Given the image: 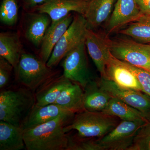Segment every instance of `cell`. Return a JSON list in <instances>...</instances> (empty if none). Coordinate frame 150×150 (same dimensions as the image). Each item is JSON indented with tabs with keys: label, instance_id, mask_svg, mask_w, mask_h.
<instances>
[{
	"label": "cell",
	"instance_id": "1",
	"mask_svg": "<svg viewBox=\"0 0 150 150\" xmlns=\"http://www.w3.org/2000/svg\"><path fill=\"white\" fill-rule=\"evenodd\" d=\"M75 114H64L30 129H25L23 138L28 150H66L67 134L65 126Z\"/></svg>",
	"mask_w": 150,
	"mask_h": 150
},
{
	"label": "cell",
	"instance_id": "2",
	"mask_svg": "<svg viewBox=\"0 0 150 150\" xmlns=\"http://www.w3.org/2000/svg\"><path fill=\"white\" fill-rule=\"evenodd\" d=\"M118 118L103 112L84 110L75 114L64 131L67 133L76 130L77 135L82 138H100L118 125Z\"/></svg>",
	"mask_w": 150,
	"mask_h": 150
},
{
	"label": "cell",
	"instance_id": "3",
	"mask_svg": "<svg viewBox=\"0 0 150 150\" xmlns=\"http://www.w3.org/2000/svg\"><path fill=\"white\" fill-rule=\"evenodd\" d=\"M35 103V95L26 88L1 91L0 121L21 126Z\"/></svg>",
	"mask_w": 150,
	"mask_h": 150
},
{
	"label": "cell",
	"instance_id": "4",
	"mask_svg": "<svg viewBox=\"0 0 150 150\" xmlns=\"http://www.w3.org/2000/svg\"><path fill=\"white\" fill-rule=\"evenodd\" d=\"M106 38L113 57L150 71V44L125 38H112L106 35Z\"/></svg>",
	"mask_w": 150,
	"mask_h": 150
},
{
	"label": "cell",
	"instance_id": "5",
	"mask_svg": "<svg viewBox=\"0 0 150 150\" xmlns=\"http://www.w3.org/2000/svg\"><path fill=\"white\" fill-rule=\"evenodd\" d=\"M14 71L18 82L33 92L56 76V73L46 63L40 58L28 53H23Z\"/></svg>",
	"mask_w": 150,
	"mask_h": 150
},
{
	"label": "cell",
	"instance_id": "6",
	"mask_svg": "<svg viewBox=\"0 0 150 150\" xmlns=\"http://www.w3.org/2000/svg\"><path fill=\"white\" fill-rule=\"evenodd\" d=\"M87 25L83 15L77 13L59 42L54 47L47 66L51 68L57 66L71 50L85 41Z\"/></svg>",
	"mask_w": 150,
	"mask_h": 150
},
{
	"label": "cell",
	"instance_id": "7",
	"mask_svg": "<svg viewBox=\"0 0 150 150\" xmlns=\"http://www.w3.org/2000/svg\"><path fill=\"white\" fill-rule=\"evenodd\" d=\"M149 121H122L109 133L95 139L96 150H128L136 134Z\"/></svg>",
	"mask_w": 150,
	"mask_h": 150
},
{
	"label": "cell",
	"instance_id": "8",
	"mask_svg": "<svg viewBox=\"0 0 150 150\" xmlns=\"http://www.w3.org/2000/svg\"><path fill=\"white\" fill-rule=\"evenodd\" d=\"M85 41L67 54L63 59V75L83 88L93 79L89 67Z\"/></svg>",
	"mask_w": 150,
	"mask_h": 150
},
{
	"label": "cell",
	"instance_id": "9",
	"mask_svg": "<svg viewBox=\"0 0 150 150\" xmlns=\"http://www.w3.org/2000/svg\"><path fill=\"white\" fill-rule=\"evenodd\" d=\"M98 81L110 96L139 110L150 122V96L148 95L143 91L122 88L107 78L100 77Z\"/></svg>",
	"mask_w": 150,
	"mask_h": 150
},
{
	"label": "cell",
	"instance_id": "10",
	"mask_svg": "<svg viewBox=\"0 0 150 150\" xmlns=\"http://www.w3.org/2000/svg\"><path fill=\"white\" fill-rule=\"evenodd\" d=\"M85 43L87 51L100 74V77L107 78L106 65L111 54L106 35H103L94 30L87 28Z\"/></svg>",
	"mask_w": 150,
	"mask_h": 150
},
{
	"label": "cell",
	"instance_id": "11",
	"mask_svg": "<svg viewBox=\"0 0 150 150\" xmlns=\"http://www.w3.org/2000/svg\"><path fill=\"white\" fill-rule=\"evenodd\" d=\"M142 15L135 0H117L111 16L106 23L107 35L137 21Z\"/></svg>",
	"mask_w": 150,
	"mask_h": 150
},
{
	"label": "cell",
	"instance_id": "12",
	"mask_svg": "<svg viewBox=\"0 0 150 150\" xmlns=\"http://www.w3.org/2000/svg\"><path fill=\"white\" fill-rule=\"evenodd\" d=\"M89 0H45L35 8L38 12L46 13L54 23L71 12L84 15Z\"/></svg>",
	"mask_w": 150,
	"mask_h": 150
},
{
	"label": "cell",
	"instance_id": "13",
	"mask_svg": "<svg viewBox=\"0 0 150 150\" xmlns=\"http://www.w3.org/2000/svg\"><path fill=\"white\" fill-rule=\"evenodd\" d=\"M107 79L122 88L143 91L142 86L135 74L123 62L111 54L106 67Z\"/></svg>",
	"mask_w": 150,
	"mask_h": 150
},
{
	"label": "cell",
	"instance_id": "14",
	"mask_svg": "<svg viewBox=\"0 0 150 150\" xmlns=\"http://www.w3.org/2000/svg\"><path fill=\"white\" fill-rule=\"evenodd\" d=\"M75 114L55 103L45 105L35 103L25 116L21 127L24 130L30 129L51 121L60 115Z\"/></svg>",
	"mask_w": 150,
	"mask_h": 150
},
{
	"label": "cell",
	"instance_id": "15",
	"mask_svg": "<svg viewBox=\"0 0 150 150\" xmlns=\"http://www.w3.org/2000/svg\"><path fill=\"white\" fill-rule=\"evenodd\" d=\"M71 13L55 22H51L43 38L40 47L39 58L47 63L54 47L65 31L69 27L74 18Z\"/></svg>",
	"mask_w": 150,
	"mask_h": 150
},
{
	"label": "cell",
	"instance_id": "16",
	"mask_svg": "<svg viewBox=\"0 0 150 150\" xmlns=\"http://www.w3.org/2000/svg\"><path fill=\"white\" fill-rule=\"evenodd\" d=\"M117 0H89L84 15L88 28L95 30L107 23Z\"/></svg>",
	"mask_w": 150,
	"mask_h": 150
},
{
	"label": "cell",
	"instance_id": "17",
	"mask_svg": "<svg viewBox=\"0 0 150 150\" xmlns=\"http://www.w3.org/2000/svg\"><path fill=\"white\" fill-rule=\"evenodd\" d=\"M71 81L63 74L51 78L35 92V104L45 105L54 103L62 92Z\"/></svg>",
	"mask_w": 150,
	"mask_h": 150
},
{
	"label": "cell",
	"instance_id": "18",
	"mask_svg": "<svg viewBox=\"0 0 150 150\" xmlns=\"http://www.w3.org/2000/svg\"><path fill=\"white\" fill-rule=\"evenodd\" d=\"M25 25V38L36 48H39L48 28L51 20L48 15L38 12L28 14Z\"/></svg>",
	"mask_w": 150,
	"mask_h": 150
},
{
	"label": "cell",
	"instance_id": "19",
	"mask_svg": "<svg viewBox=\"0 0 150 150\" xmlns=\"http://www.w3.org/2000/svg\"><path fill=\"white\" fill-rule=\"evenodd\" d=\"M83 89L85 110L103 112L112 97L101 88L98 81L93 79L89 82Z\"/></svg>",
	"mask_w": 150,
	"mask_h": 150
},
{
	"label": "cell",
	"instance_id": "20",
	"mask_svg": "<svg viewBox=\"0 0 150 150\" xmlns=\"http://www.w3.org/2000/svg\"><path fill=\"white\" fill-rule=\"evenodd\" d=\"M22 52L19 35L16 33L1 32L0 33V56L12 65L14 69L18 66Z\"/></svg>",
	"mask_w": 150,
	"mask_h": 150
},
{
	"label": "cell",
	"instance_id": "21",
	"mask_svg": "<svg viewBox=\"0 0 150 150\" xmlns=\"http://www.w3.org/2000/svg\"><path fill=\"white\" fill-rule=\"evenodd\" d=\"M24 129L0 121V150H20L25 148Z\"/></svg>",
	"mask_w": 150,
	"mask_h": 150
},
{
	"label": "cell",
	"instance_id": "22",
	"mask_svg": "<svg viewBox=\"0 0 150 150\" xmlns=\"http://www.w3.org/2000/svg\"><path fill=\"white\" fill-rule=\"evenodd\" d=\"M82 88L79 83L72 81L62 92L54 103L75 113L84 110Z\"/></svg>",
	"mask_w": 150,
	"mask_h": 150
},
{
	"label": "cell",
	"instance_id": "23",
	"mask_svg": "<svg viewBox=\"0 0 150 150\" xmlns=\"http://www.w3.org/2000/svg\"><path fill=\"white\" fill-rule=\"evenodd\" d=\"M102 112L120 118L122 121H149L140 111L112 97Z\"/></svg>",
	"mask_w": 150,
	"mask_h": 150
},
{
	"label": "cell",
	"instance_id": "24",
	"mask_svg": "<svg viewBox=\"0 0 150 150\" xmlns=\"http://www.w3.org/2000/svg\"><path fill=\"white\" fill-rule=\"evenodd\" d=\"M118 33L140 43L150 44V18L140 19L131 23Z\"/></svg>",
	"mask_w": 150,
	"mask_h": 150
},
{
	"label": "cell",
	"instance_id": "25",
	"mask_svg": "<svg viewBox=\"0 0 150 150\" xmlns=\"http://www.w3.org/2000/svg\"><path fill=\"white\" fill-rule=\"evenodd\" d=\"M18 8L16 0H2L0 6V21L7 26H13L18 20Z\"/></svg>",
	"mask_w": 150,
	"mask_h": 150
},
{
	"label": "cell",
	"instance_id": "26",
	"mask_svg": "<svg viewBox=\"0 0 150 150\" xmlns=\"http://www.w3.org/2000/svg\"><path fill=\"white\" fill-rule=\"evenodd\" d=\"M128 150H150V122L140 128Z\"/></svg>",
	"mask_w": 150,
	"mask_h": 150
},
{
	"label": "cell",
	"instance_id": "27",
	"mask_svg": "<svg viewBox=\"0 0 150 150\" xmlns=\"http://www.w3.org/2000/svg\"><path fill=\"white\" fill-rule=\"evenodd\" d=\"M122 62L137 76L142 86L143 92L150 96V72L144 69L132 66L126 62Z\"/></svg>",
	"mask_w": 150,
	"mask_h": 150
},
{
	"label": "cell",
	"instance_id": "28",
	"mask_svg": "<svg viewBox=\"0 0 150 150\" xmlns=\"http://www.w3.org/2000/svg\"><path fill=\"white\" fill-rule=\"evenodd\" d=\"M13 69L12 65L3 57L0 56V88L5 87L9 82Z\"/></svg>",
	"mask_w": 150,
	"mask_h": 150
},
{
	"label": "cell",
	"instance_id": "29",
	"mask_svg": "<svg viewBox=\"0 0 150 150\" xmlns=\"http://www.w3.org/2000/svg\"><path fill=\"white\" fill-rule=\"evenodd\" d=\"M135 1L143 15L142 16L150 15V0Z\"/></svg>",
	"mask_w": 150,
	"mask_h": 150
},
{
	"label": "cell",
	"instance_id": "30",
	"mask_svg": "<svg viewBox=\"0 0 150 150\" xmlns=\"http://www.w3.org/2000/svg\"><path fill=\"white\" fill-rule=\"evenodd\" d=\"M45 0H23L24 8L25 9H32L44 2Z\"/></svg>",
	"mask_w": 150,
	"mask_h": 150
},
{
	"label": "cell",
	"instance_id": "31",
	"mask_svg": "<svg viewBox=\"0 0 150 150\" xmlns=\"http://www.w3.org/2000/svg\"><path fill=\"white\" fill-rule=\"evenodd\" d=\"M150 18V15H144L142 16H141V17L139 19H149Z\"/></svg>",
	"mask_w": 150,
	"mask_h": 150
},
{
	"label": "cell",
	"instance_id": "32",
	"mask_svg": "<svg viewBox=\"0 0 150 150\" xmlns=\"http://www.w3.org/2000/svg\"></svg>",
	"mask_w": 150,
	"mask_h": 150
}]
</instances>
